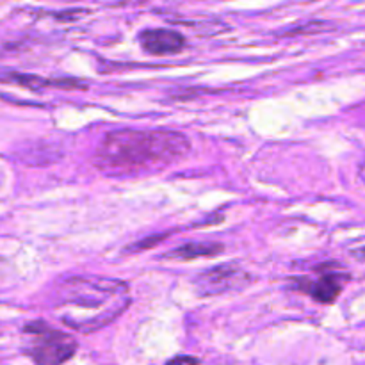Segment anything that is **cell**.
I'll use <instances>...</instances> for the list:
<instances>
[{"mask_svg":"<svg viewBox=\"0 0 365 365\" xmlns=\"http://www.w3.org/2000/svg\"><path fill=\"white\" fill-rule=\"evenodd\" d=\"M225 250L223 245L220 242H189V245L180 246V248L173 250L168 255V259H177V260H192V259H202V257H216L220 255Z\"/></svg>","mask_w":365,"mask_h":365,"instance_id":"cell-7","label":"cell"},{"mask_svg":"<svg viewBox=\"0 0 365 365\" xmlns=\"http://www.w3.org/2000/svg\"><path fill=\"white\" fill-rule=\"evenodd\" d=\"M248 274L237 266L225 264L205 271L196 278V287L202 294H221V292L232 291L241 285L248 284Z\"/></svg>","mask_w":365,"mask_h":365,"instance_id":"cell-4","label":"cell"},{"mask_svg":"<svg viewBox=\"0 0 365 365\" xmlns=\"http://www.w3.org/2000/svg\"><path fill=\"white\" fill-rule=\"evenodd\" d=\"M24 331L32 337L27 355L34 360L36 365H63L77 351V342L73 337L53 330L43 321L27 324Z\"/></svg>","mask_w":365,"mask_h":365,"instance_id":"cell-3","label":"cell"},{"mask_svg":"<svg viewBox=\"0 0 365 365\" xmlns=\"http://www.w3.org/2000/svg\"><path fill=\"white\" fill-rule=\"evenodd\" d=\"M189 148V139L180 132L120 128L103 135L95 160L107 175H134L168 166L187 155Z\"/></svg>","mask_w":365,"mask_h":365,"instance_id":"cell-1","label":"cell"},{"mask_svg":"<svg viewBox=\"0 0 365 365\" xmlns=\"http://www.w3.org/2000/svg\"><path fill=\"white\" fill-rule=\"evenodd\" d=\"M346 278L348 277H341V274L334 273V271H324L317 280L303 282V284L298 285L307 294L312 296L316 302L334 303L339 298V294H341L342 287H344Z\"/></svg>","mask_w":365,"mask_h":365,"instance_id":"cell-6","label":"cell"},{"mask_svg":"<svg viewBox=\"0 0 365 365\" xmlns=\"http://www.w3.org/2000/svg\"><path fill=\"white\" fill-rule=\"evenodd\" d=\"M139 41L152 56H173L185 46L184 36L171 29H146L139 34Z\"/></svg>","mask_w":365,"mask_h":365,"instance_id":"cell-5","label":"cell"},{"mask_svg":"<svg viewBox=\"0 0 365 365\" xmlns=\"http://www.w3.org/2000/svg\"><path fill=\"white\" fill-rule=\"evenodd\" d=\"M56 289L57 316L66 327L82 334L113 323L130 303L128 285L116 278L71 277Z\"/></svg>","mask_w":365,"mask_h":365,"instance_id":"cell-2","label":"cell"},{"mask_svg":"<svg viewBox=\"0 0 365 365\" xmlns=\"http://www.w3.org/2000/svg\"><path fill=\"white\" fill-rule=\"evenodd\" d=\"M166 365H200V360L195 359V356L182 355V356H175V359H171Z\"/></svg>","mask_w":365,"mask_h":365,"instance_id":"cell-8","label":"cell"}]
</instances>
